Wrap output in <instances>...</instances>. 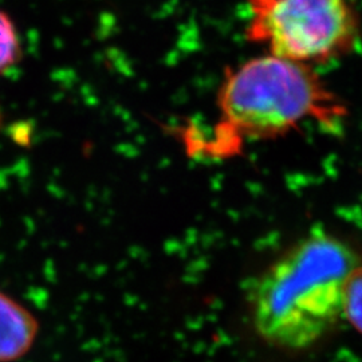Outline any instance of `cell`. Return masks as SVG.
Listing matches in <instances>:
<instances>
[{
    "label": "cell",
    "instance_id": "1",
    "mask_svg": "<svg viewBox=\"0 0 362 362\" xmlns=\"http://www.w3.org/2000/svg\"><path fill=\"white\" fill-rule=\"evenodd\" d=\"M360 264L357 251L330 233L298 240L260 275L252 291L259 337L281 349L315 345L342 318L345 285Z\"/></svg>",
    "mask_w": 362,
    "mask_h": 362
},
{
    "label": "cell",
    "instance_id": "2",
    "mask_svg": "<svg viewBox=\"0 0 362 362\" xmlns=\"http://www.w3.org/2000/svg\"><path fill=\"white\" fill-rule=\"evenodd\" d=\"M216 104L220 129L240 139L278 137L308 119L332 128L346 115L311 66L270 54L228 69Z\"/></svg>",
    "mask_w": 362,
    "mask_h": 362
},
{
    "label": "cell",
    "instance_id": "3",
    "mask_svg": "<svg viewBox=\"0 0 362 362\" xmlns=\"http://www.w3.org/2000/svg\"><path fill=\"white\" fill-rule=\"evenodd\" d=\"M246 38L270 55L303 65L349 54L360 38L350 0H247Z\"/></svg>",
    "mask_w": 362,
    "mask_h": 362
},
{
    "label": "cell",
    "instance_id": "4",
    "mask_svg": "<svg viewBox=\"0 0 362 362\" xmlns=\"http://www.w3.org/2000/svg\"><path fill=\"white\" fill-rule=\"evenodd\" d=\"M37 318L23 305L0 291V362L25 357L38 336Z\"/></svg>",
    "mask_w": 362,
    "mask_h": 362
},
{
    "label": "cell",
    "instance_id": "5",
    "mask_svg": "<svg viewBox=\"0 0 362 362\" xmlns=\"http://www.w3.org/2000/svg\"><path fill=\"white\" fill-rule=\"evenodd\" d=\"M22 58V45L11 16L0 11V76L10 71Z\"/></svg>",
    "mask_w": 362,
    "mask_h": 362
},
{
    "label": "cell",
    "instance_id": "6",
    "mask_svg": "<svg viewBox=\"0 0 362 362\" xmlns=\"http://www.w3.org/2000/svg\"><path fill=\"white\" fill-rule=\"evenodd\" d=\"M342 317L362 334V263L350 274L345 285Z\"/></svg>",
    "mask_w": 362,
    "mask_h": 362
},
{
    "label": "cell",
    "instance_id": "7",
    "mask_svg": "<svg viewBox=\"0 0 362 362\" xmlns=\"http://www.w3.org/2000/svg\"><path fill=\"white\" fill-rule=\"evenodd\" d=\"M0 127H1V112H0Z\"/></svg>",
    "mask_w": 362,
    "mask_h": 362
}]
</instances>
